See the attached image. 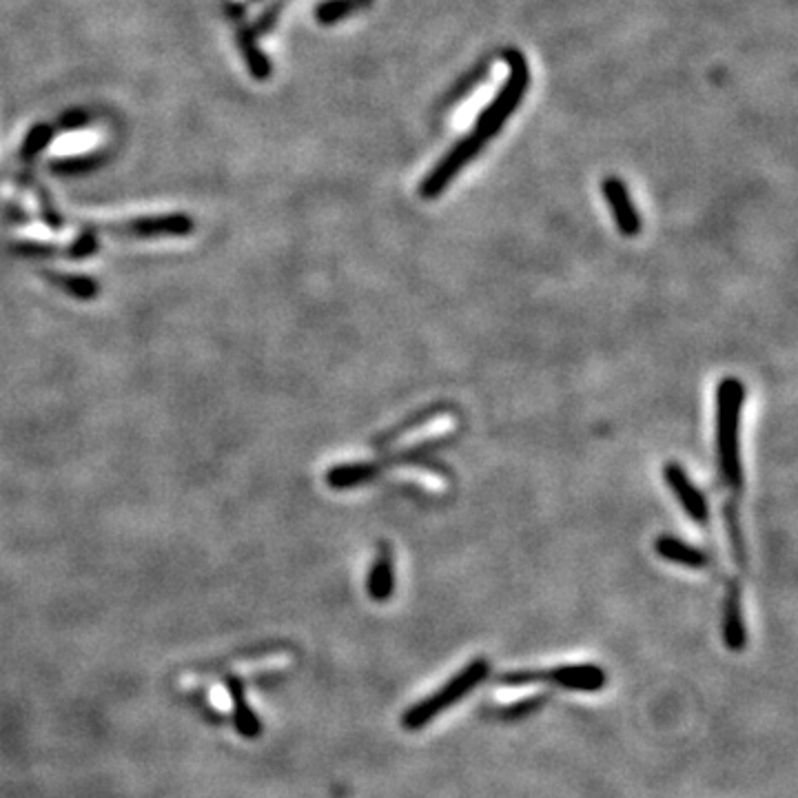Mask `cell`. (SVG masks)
<instances>
[{"instance_id":"25","label":"cell","mask_w":798,"mask_h":798,"mask_svg":"<svg viewBox=\"0 0 798 798\" xmlns=\"http://www.w3.org/2000/svg\"><path fill=\"white\" fill-rule=\"evenodd\" d=\"M89 122H91L89 111L74 107V109L65 111V114L58 118L56 129H58V131H67V133H69V131H80V129H87V127H89Z\"/></svg>"},{"instance_id":"9","label":"cell","mask_w":798,"mask_h":798,"mask_svg":"<svg viewBox=\"0 0 798 798\" xmlns=\"http://www.w3.org/2000/svg\"><path fill=\"white\" fill-rule=\"evenodd\" d=\"M723 641L732 652H741L748 646V630H745L741 610V588L736 581H730L723 601Z\"/></svg>"},{"instance_id":"21","label":"cell","mask_w":798,"mask_h":798,"mask_svg":"<svg viewBox=\"0 0 798 798\" xmlns=\"http://www.w3.org/2000/svg\"><path fill=\"white\" fill-rule=\"evenodd\" d=\"M98 249H100V242L96 235V227H85L83 231H80L78 238L63 251V255H67L69 260H87V258H91V255H96Z\"/></svg>"},{"instance_id":"20","label":"cell","mask_w":798,"mask_h":798,"mask_svg":"<svg viewBox=\"0 0 798 798\" xmlns=\"http://www.w3.org/2000/svg\"><path fill=\"white\" fill-rule=\"evenodd\" d=\"M444 411H446V408H444L442 404L428 406L426 411L413 415L411 419H406V422H402L397 428H393V431H388V433H384V435L377 437V439H375V446H377V448L391 446V444L395 442V439H399L402 435H406L408 431H415V428L424 426L426 422H431V419H435V417H439V415H444Z\"/></svg>"},{"instance_id":"17","label":"cell","mask_w":798,"mask_h":798,"mask_svg":"<svg viewBox=\"0 0 798 798\" xmlns=\"http://www.w3.org/2000/svg\"><path fill=\"white\" fill-rule=\"evenodd\" d=\"M45 278H47L51 284H54V286H58L60 291L69 293L71 298H76V300H91V298H96V295L100 293V284H98V280L89 278V275L47 273Z\"/></svg>"},{"instance_id":"23","label":"cell","mask_w":798,"mask_h":798,"mask_svg":"<svg viewBox=\"0 0 798 798\" xmlns=\"http://www.w3.org/2000/svg\"><path fill=\"white\" fill-rule=\"evenodd\" d=\"M284 3H286V0H275V3L266 5L264 12H262L258 18H255V23L251 25V32H253L255 36H266V34H269L271 29L275 27V23H278V18H280V12H282Z\"/></svg>"},{"instance_id":"7","label":"cell","mask_w":798,"mask_h":798,"mask_svg":"<svg viewBox=\"0 0 798 798\" xmlns=\"http://www.w3.org/2000/svg\"><path fill=\"white\" fill-rule=\"evenodd\" d=\"M601 193L608 202V207L612 211V220H615L619 233L626 235V238H634V235H639L643 222H641L637 207H634V202L630 198L626 182L617 176H608L601 182Z\"/></svg>"},{"instance_id":"12","label":"cell","mask_w":798,"mask_h":798,"mask_svg":"<svg viewBox=\"0 0 798 798\" xmlns=\"http://www.w3.org/2000/svg\"><path fill=\"white\" fill-rule=\"evenodd\" d=\"M654 550H657V555L661 559L670 561V564H679V566L692 568V570H703L710 564L708 555H705L701 548L685 544L683 539L672 537V535L657 537V541H654Z\"/></svg>"},{"instance_id":"16","label":"cell","mask_w":798,"mask_h":798,"mask_svg":"<svg viewBox=\"0 0 798 798\" xmlns=\"http://www.w3.org/2000/svg\"><path fill=\"white\" fill-rule=\"evenodd\" d=\"M107 162V153L94 151V153H80V156H67L56 162H51L49 171L56 176L71 178V176H85V173L98 171Z\"/></svg>"},{"instance_id":"27","label":"cell","mask_w":798,"mask_h":798,"mask_svg":"<svg viewBox=\"0 0 798 798\" xmlns=\"http://www.w3.org/2000/svg\"><path fill=\"white\" fill-rule=\"evenodd\" d=\"M222 7H224V14L229 16V20H233L235 25H242L244 18H247V7L238 0H222Z\"/></svg>"},{"instance_id":"24","label":"cell","mask_w":798,"mask_h":798,"mask_svg":"<svg viewBox=\"0 0 798 798\" xmlns=\"http://www.w3.org/2000/svg\"><path fill=\"white\" fill-rule=\"evenodd\" d=\"M12 251L16 255H20V258H36V260L60 255V247H51V244H43V242H18V244H12Z\"/></svg>"},{"instance_id":"29","label":"cell","mask_w":798,"mask_h":798,"mask_svg":"<svg viewBox=\"0 0 798 798\" xmlns=\"http://www.w3.org/2000/svg\"><path fill=\"white\" fill-rule=\"evenodd\" d=\"M251 3H258V0H251Z\"/></svg>"},{"instance_id":"28","label":"cell","mask_w":798,"mask_h":798,"mask_svg":"<svg viewBox=\"0 0 798 798\" xmlns=\"http://www.w3.org/2000/svg\"><path fill=\"white\" fill-rule=\"evenodd\" d=\"M544 703V697H537V699H528V701H524V703H517V705H510V708H506V712H504V716H510V719H515V716H521V714H526V712H530V710H535V708H539V705Z\"/></svg>"},{"instance_id":"5","label":"cell","mask_w":798,"mask_h":798,"mask_svg":"<svg viewBox=\"0 0 798 798\" xmlns=\"http://www.w3.org/2000/svg\"><path fill=\"white\" fill-rule=\"evenodd\" d=\"M484 147L486 142L482 138H477L475 133H468L466 138L457 140L446 156L428 171V176L422 180V184H419V196L424 200H435L442 196V193L450 187V182L459 176V171H464Z\"/></svg>"},{"instance_id":"11","label":"cell","mask_w":798,"mask_h":798,"mask_svg":"<svg viewBox=\"0 0 798 798\" xmlns=\"http://www.w3.org/2000/svg\"><path fill=\"white\" fill-rule=\"evenodd\" d=\"M224 685H227V690H229L235 730H238L244 739H258V736L262 734V723L258 719V714H255L251 708L247 692H244L242 679L227 677L224 679Z\"/></svg>"},{"instance_id":"8","label":"cell","mask_w":798,"mask_h":798,"mask_svg":"<svg viewBox=\"0 0 798 798\" xmlns=\"http://www.w3.org/2000/svg\"><path fill=\"white\" fill-rule=\"evenodd\" d=\"M663 477H665V484H668L674 493V497L679 499V504L683 506L685 513H688V517L692 521H697V524H705V521L710 519L708 501H705L701 490L692 484L688 473H685V470L677 462H668L663 468Z\"/></svg>"},{"instance_id":"14","label":"cell","mask_w":798,"mask_h":798,"mask_svg":"<svg viewBox=\"0 0 798 798\" xmlns=\"http://www.w3.org/2000/svg\"><path fill=\"white\" fill-rule=\"evenodd\" d=\"M377 475H380V466H377V462L342 464L326 473V484H329V488L333 490H349L373 482Z\"/></svg>"},{"instance_id":"19","label":"cell","mask_w":798,"mask_h":798,"mask_svg":"<svg viewBox=\"0 0 798 798\" xmlns=\"http://www.w3.org/2000/svg\"><path fill=\"white\" fill-rule=\"evenodd\" d=\"M20 182L27 184V187L36 193V200H38V207H40V218H43V222L47 224V227L54 229V231L63 229L65 220H63V216H60V211L56 207L54 198L49 196V191L43 187V184H40L34 176H29V173H23V176H20Z\"/></svg>"},{"instance_id":"22","label":"cell","mask_w":798,"mask_h":798,"mask_svg":"<svg viewBox=\"0 0 798 798\" xmlns=\"http://www.w3.org/2000/svg\"><path fill=\"white\" fill-rule=\"evenodd\" d=\"M486 74H488V63H482V65H477V67L470 69L468 74L462 80H459V83H455L453 91L448 94V98H446L448 105H450V102H457L459 98L468 96L470 89H473L479 83V80H484Z\"/></svg>"},{"instance_id":"13","label":"cell","mask_w":798,"mask_h":798,"mask_svg":"<svg viewBox=\"0 0 798 798\" xmlns=\"http://www.w3.org/2000/svg\"><path fill=\"white\" fill-rule=\"evenodd\" d=\"M255 38L258 36L251 32V27L238 25V32H235V43H238L244 65H247L253 80H258V83H266V80H271V76H273V65Z\"/></svg>"},{"instance_id":"10","label":"cell","mask_w":798,"mask_h":798,"mask_svg":"<svg viewBox=\"0 0 798 798\" xmlns=\"http://www.w3.org/2000/svg\"><path fill=\"white\" fill-rule=\"evenodd\" d=\"M366 590L368 597L373 601L382 603L393 597L395 592V559H393V548L388 544H380L377 550V557L368 572L366 579Z\"/></svg>"},{"instance_id":"4","label":"cell","mask_w":798,"mask_h":798,"mask_svg":"<svg viewBox=\"0 0 798 798\" xmlns=\"http://www.w3.org/2000/svg\"><path fill=\"white\" fill-rule=\"evenodd\" d=\"M608 677L606 670H601L599 665L592 663H577V665H559L552 670H519V672H506L499 683L504 685H526V683H557L566 690H579V692H597L606 685Z\"/></svg>"},{"instance_id":"1","label":"cell","mask_w":798,"mask_h":798,"mask_svg":"<svg viewBox=\"0 0 798 798\" xmlns=\"http://www.w3.org/2000/svg\"><path fill=\"white\" fill-rule=\"evenodd\" d=\"M745 399V386L736 377H725L716 388V453L721 475L734 493L743 488V468L739 453V422Z\"/></svg>"},{"instance_id":"18","label":"cell","mask_w":798,"mask_h":798,"mask_svg":"<svg viewBox=\"0 0 798 798\" xmlns=\"http://www.w3.org/2000/svg\"><path fill=\"white\" fill-rule=\"evenodd\" d=\"M56 125H51V122H36V125L27 131V136L23 140V145H20V158L25 162H32L36 160L40 153H43L51 142L56 138Z\"/></svg>"},{"instance_id":"3","label":"cell","mask_w":798,"mask_h":798,"mask_svg":"<svg viewBox=\"0 0 798 798\" xmlns=\"http://www.w3.org/2000/svg\"><path fill=\"white\" fill-rule=\"evenodd\" d=\"M490 674V663L479 657L470 661L464 670H459L453 679L442 685L431 697L415 703L413 708H408L402 716L404 730H422L428 723L435 721L439 714H444L448 708H453L455 703L466 699L479 683H484Z\"/></svg>"},{"instance_id":"6","label":"cell","mask_w":798,"mask_h":798,"mask_svg":"<svg viewBox=\"0 0 798 798\" xmlns=\"http://www.w3.org/2000/svg\"><path fill=\"white\" fill-rule=\"evenodd\" d=\"M109 233L127 235V238H184L196 229V222L187 213H167V216L133 218L122 224H109Z\"/></svg>"},{"instance_id":"2","label":"cell","mask_w":798,"mask_h":798,"mask_svg":"<svg viewBox=\"0 0 798 798\" xmlns=\"http://www.w3.org/2000/svg\"><path fill=\"white\" fill-rule=\"evenodd\" d=\"M504 60L508 63V78L504 87L499 89V94L488 102V107L477 116L475 127L470 133H475L477 138L488 142L495 138L497 133L504 129L508 118L519 109L521 100L526 98L530 87V67L526 56L519 49H506Z\"/></svg>"},{"instance_id":"15","label":"cell","mask_w":798,"mask_h":798,"mask_svg":"<svg viewBox=\"0 0 798 798\" xmlns=\"http://www.w3.org/2000/svg\"><path fill=\"white\" fill-rule=\"evenodd\" d=\"M373 3L375 0H322V3H317L313 7V18L320 25L329 27L342 23V20L357 12H364V9H368Z\"/></svg>"},{"instance_id":"26","label":"cell","mask_w":798,"mask_h":798,"mask_svg":"<svg viewBox=\"0 0 798 798\" xmlns=\"http://www.w3.org/2000/svg\"><path fill=\"white\" fill-rule=\"evenodd\" d=\"M725 526H728V532H730V539H732V546H734V557H736V561H739L741 566H745V546H743L739 521H736V513H734L732 506H725Z\"/></svg>"}]
</instances>
